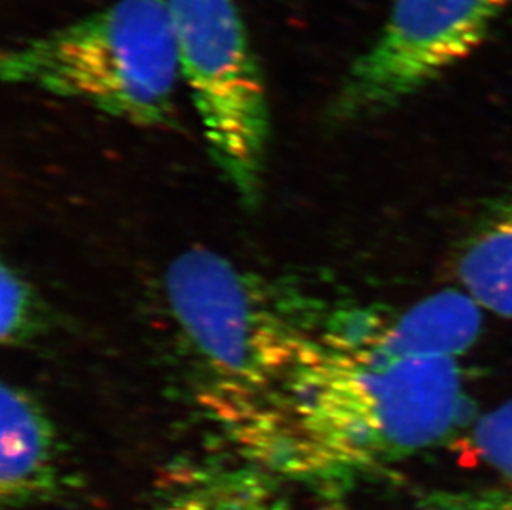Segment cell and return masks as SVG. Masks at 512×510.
Wrapping results in <instances>:
<instances>
[{"instance_id": "obj_3", "label": "cell", "mask_w": 512, "mask_h": 510, "mask_svg": "<svg viewBox=\"0 0 512 510\" xmlns=\"http://www.w3.org/2000/svg\"><path fill=\"white\" fill-rule=\"evenodd\" d=\"M0 75L130 125L171 126L181 70L165 0H115L24 40L2 52Z\"/></svg>"}, {"instance_id": "obj_5", "label": "cell", "mask_w": 512, "mask_h": 510, "mask_svg": "<svg viewBox=\"0 0 512 510\" xmlns=\"http://www.w3.org/2000/svg\"><path fill=\"white\" fill-rule=\"evenodd\" d=\"M512 0H393L387 22L348 67L330 105L339 123L385 115L488 39Z\"/></svg>"}, {"instance_id": "obj_8", "label": "cell", "mask_w": 512, "mask_h": 510, "mask_svg": "<svg viewBox=\"0 0 512 510\" xmlns=\"http://www.w3.org/2000/svg\"><path fill=\"white\" fill-rule=\"evenodd\" d=\"M160 510H284L251 467L188 466L173 474Z\"/></svg>"}, {"instance_id": "obj_7", "label": "cell", "mask_w": 512, "mask_h": 510, "mask_svg": "<svg viewBox=\"0 0 512 510\" xmlns=\"http://www.w3.org/2000/svg\"><path fill=\"white\" fill-rule=\"evenodd\" d=\"M456 274L481 307L512 318V189L494 199L469 231Z\"/></svg>"}, {"instance_id": "obj_9", "label": "cell", "mask_w": 512, "mask_h": 510, "mask_svg": "<svg viewBox=\"0 0 512 510\" xmlns=\"http://www.w3.org/2000/svg\"><path fill=\"white\" fill-rule=\"evenodd\" d=\"M2 318L0 338L4 345H20L39 327V300L29 282L9 265H2L0 279Z\"/></svg>"}, {"instance_id": "obj_1", "label": "cell", "mask_w": 512, "mask_h": 510, "mask_svg": "<svg viewBox=\"0 0 512 510\" xmlns=\"http://www.w3.org/2000/svg\"><path fill=\"white\" fill-rule=\"evenodd\" d=\"M208 408L257 464L345 481L448 441L471 400L456 358L393 357L378 340L375 308L345 307L329 310L276 388Z\"/></svg>"}, {"instance_id": "obj_10", "label": "cell", "mask_w": 512, "mask_h": 510, "mask_svg": "<svg viewBox=\"0 0 512 510\" xmlns=\"http://www.w3.org/2000/svg\"><path fill=\"white\" fill-rule=\"evenodd\" d=\"M469 444L476 458L503 477L512 489V400L476 421Z\"/></svg>"}, {"instance_id": "obj_6", "label": "cell", "mask_w": 512, "mask_h": 510, "mask_svg": "<svg viewBox=\"0 0 512 510\" xmlns=\"http://www.w3.org/2000/svg\"><path fill=\"white\" fill-rule=\"evenodd\" d=\"M54 426L39 401L19 385H2L0 396V494L12 506L52 491Z\"/></svg>"}, {"instance_id": "obj_2", "label": "cell", "mask_w": 512, "mask_h": 510, "mask_svg": "<svg viewBox=\"0 0 512 510\" xmlns=\"http://www.w3.org/2000/svg\"><path fill=\"white\" fill-rule=\"evenodd\" d=\"M165 292L186 345L213 378L206 405L276 388L302 360L329 313L319 300L204 247L171 262Z\"/></svg>"}, {"instance_id": "obj_12", "label": "cell", "mask_w": 512, "mask_h": 510, "mask_svg": "<svg viewBox=\"0 0 512 510\" xmlns=\"http://www.w3.org/2000/svg\"><path fill=\"white\" fill-rule=\"evenodd\" d=\"M319 510H353L352 507L347 506L345 502L339 501V499H330V501L324 502Z\"/></svg>"}, {"instance_id": "obj_11", "label": "cell", "mask_w": 512, "mask_h": 510, "mask_svg": "<svg viewBox=\"0 0 512 510\" xmlns=\"http://www.w3.org/2000/svg\"><path fill=\"white\" fill-rule=\"evenodd\" d=\"M423 510H512V494L501 491H436L425 496Z\"/></svg>"}, {"instance_id": "obj_4", "label": "cell", "mask_w": 512, "mask_h": 510, "mask_svg": "<svg viewBox=\"0 0 512 510\" xmlns=\"http://www.w3.org/2000/svg\"><path fill=\"white\" fill-rule=\"evenodd\" d=\"M181 80L214 164L242 203L261 199L271 110L236 0H165Z\"/></svg>"}]
</instances>
